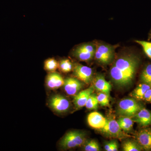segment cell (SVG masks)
I'll return each mask as SVG.
<instances>
[{
    "label": "cell",
    "mask_w": 151,
    "mask_h": 151,
    "mask_svg": "<svg viewBox=\"0 0 151 151\" xmlns=\"http://www.w3.org/2000/svg\"><path fill=\"white\" fill-rule=\"evenodd\" d=\"M141 63V57L135 53H127L119 57L110 69L112 81L118 87L129 86L134 79Z\"/></svg>",
    "instance_id": "cell-1"
},
{
    "label": "cell",
    "mask_w": 151,
    "mask_h": 151,
    "mask_svg": "<svg viewBox=\"0 0 151 151\" xmlns=\"http://www.w3.org/2000/svg\"><path fill=\"white\" fill-rule=\"evenodd\" d=\"M86 141V136L84 132L70 131L60 140L59 146L62 150H69L83 146Z\"/></svg>",
    "instance_id": "cell-2"
},
{
    "label": "cell",
    "mask_w": 151,
    "mask_h": 151,
    "mask_svg": "<svg viewBox=\"0 0 151 151\" xmlns=\"http://www.w3.org/2000/svg\"><path fill=\"white\" fill-rule=\"evenodd\" d=\"M140 101L134 98H126L121 100L118 104L117 113L121 116L131 118L145 108Z\"/></svg>",
    "instance_id": "cell-3"
},
{
    "label": "cell",
    "mask_w": 151,
    "mask_h": 151,
    "mask_svg": "<svg viewBox=\"0 0 151 151\" xmlns=\"http://www.w3.org/2000/svg\"><path fill=\"white\" fill-rule=\"evenodd\" d=\"M105 136L108 137L123 139L131 137V136L124 133L120 128L117 121L113 118L107 119L104 127L99 130Z\"/></svg>",
    "instance_id": "cell-4"
},
{
    "label": "cell",
    "mask_w": 151,
    "mask_h": 151,
    "mask_svg": "<svg viewBox=\"0 0 151 151\" xmlns=\"http://www.w3.org/2000/svg\"><path fill=\"white\" fill-rule=\"evenodd\" d=\"M114 52V47L110 45L101 43L96 46L94 57L100 64L108 65L113 60Z\"/></svg>",
    "instance_id": "cell-5"
},
{
    "label": "cell",
    "mask_w": 151,
    "mask_h": 151,
    "mask_svg": "<svg viewBox=\"0 0 151 151\" xmlns=\"http://www.w3.org/2000/svg\"><path fill=\"white\" fill-rule=\"evenodd\" d=\"M96 46L86 43L78 45L73 51V56L81 61H89L94 57Z\"/></svg>",
    "instance_id": "cell-6"
},
{
    "label": "cell",
    "mask_w": 151,
    "mask_h": 151,
    "mask_svg": "<svg viewBox=\"0 0 151 151\" xmlns=\"http://www.w3.org/2000/svg\"><path fill=\"white\" fill-rule=\"evenodd\" d=\"M48 104L51 109L59 114L67 112L70 107L69 100L60 94H55L50 97Z\"/></svg>",
    "instance_id": "cell-7"
},
{
    "label": "cell",
    "mask_w": 151,
    "mask_h": 151,
    "mask_svg": "<svg viewBox=\"0 0 151 151\" xmlns=\"http://www.w3.org/2000/svg\"><path fill=\"white\" fill-rule=\"evenodd\" d=\"M73 73L76 78L85 84H88L93 79V71L91 68L76 63L73 65Z\"/></svg>",
    "instance_id": "cell-8"
},
{
    "label": "cell",
    "mask_w": 151,
    "mask_h": 151,
    "mask_svg": "<svg viewBox=\"0 0 151 151\" xmlns=\"http://www.w3.org/2000/svg\"><path fill=\"white\" fill-rule=\"evenodd\" d=\"M135 139L143 150L151 151V129L142 127L136 133Z\"/></svg>",
    "instance_id": "cell-9"
},
{
    "label": "cell",
    "mask_w": 151,
    "mask_h": 151,
    "mask_svg": "<svg viewBox=\"0 0 151 151\" xmlns=\"http://www.w3.org/2000/svg\"><path fill=\"white\" fill-rule=\"evenodd\" d=\"M63 86L68 95L74 96L83 88V84L76 77H68L65 79Z\"/></svg>",
    "instance_id": "cell-10"
},
{
    "label": "cell",
    "mask_w": 151,
    "mask_h": 151,
    "mask_svg": "<svg viewBox=\"0 0 151 151\" xmlns=\"http://www.w3.org/2000/svg\"><path fill=\"white\" fill-rule=\"evenodd\" d=\"M134 123L142 127L151 126V111L145 108H142L137 114L131 117Z\"/></svg>",
    "instance_id": "cell-11"
},
{
    "label": "cell",
    "mask_w": 151,
    "mask_h": 151,
    "mask_svg": "<svg viewBox=\"0 0 151 151\" xmlns=\"http://www.w3.org/2000/svg\"><path fill=\"white\" fill-rule=\"evenodd\" d=\"M94 88L93 86L80 91L73 97V103L76 109H79L85 107L86 102L91 94L93 93Z\"/></svg>",
    "instance_id": "cell-12"
},
{
    "label": "cell",
    "mask_w": 151,
    "mask_h": 151,
    "mask_svg": "<svg viewBox=\"0 0 151 151\" xmlns=\"http://www.w3.org/2000/svg\"><path fill=\"white\" fill-rule=\"evenodd\" d=\"M64 81L62 76L55 71L49 73L47 76L45 82L48 89L54 90L63 86Z\"/></svg>",
    "instance_id": "cell-13"
},
{
    "label": "cell",
    "mask_w": 151,
    "mask_h": 151,
    "mask_svg": "<svg viewBox=\"0 0 151 151\" xmlns=\"http://www.w3.org/2000/svg\"><path fill=\"white\" fill-rule=\"evenodd\" d=\"M92 82L94 89L98 92H103L110 96L112 86L109 82L106 81L103 75L101 74L96 75L92 79Z\"/></svg>",
    "instance_id": "cell-14"
},
{
    "label": "cell",
    "mask_w": 151,
    "mask_h": 151,
    "mask_svg": "<svg viewBox=\"0 0 151 151\" xmlns=\"http://www.w3.org/2000/svg\"><path fill=\"white\" fill-rule=\"evenodd\" d=\"M107 121V119L97 112L89 113L87 117V122L89 126L96 129L100 130L103 128Z\"/></svg>",
    "instance_id": "cell-15"
},
{
    "label": "cell",
    "mask_w": 151,
    "mask_h": 151,
    "mask_svg": "<svg viewBox=\"0 0 151 151\" xmlns=\"http://www.w3.org/2000/svg\"><path fill=\"white\" fill-rule=\"evenodd\" d=\"M151 87L147 84L141 83L131 93V96L133 98L139 101H143L144 95L146 92Z\"/></svg>",
    "instance_id": "cell-16"
},
{
    "label": "cell",
    "mask_w": 151,
    "mask_h": 151,
    "mask_svg": "<svg viewBox=\"0 0 151 151\" xmlns=\"http://www.w3.org/2000/svg\"><path fill=\"white\" fill-rule=\"evenodd\" d=\"M141 83H145L151 87V63L146 64L140 74Z\"/></svg>",
    "instance_id": "cell-17"
},
{
    "label": "cell",
    "mask_w": 151,
    "mask_h": 151,
    "mask_svg": "<svg viewBox=\"0 0 151 151\" xmlns=\"http://www.w3.org/2000/svg\"><path fill=\"white\" fill-rule=\"evenodd\" d=\"M122 149L124 151H141L143 149L136 139H129L124 142L122 145Z\"/></svg>",
    "instance_id": "cell-18"
},
{
    "label": "cell",
    "mask_w": 151,
    "mask_h": 151,
    "mask_svg": "<svg viewBox=\"0 0 151 151\" xmlns=\"http://www.w3.org/2000/svg\"><path fill=\"white\" fill-rule=\"evenodd\" d=\"M58 66L59 62L54 58H49L44 62V69L50 73L55 72Z\"/></svg>",
    "instance_id": "cell-19"
},
{
    "label": "cell",
    "mask_w": 151,
    "mask_h": 151,
    "mask_svg": "<svg viewBox=\"0 0 151 151\" xmlns=\"http://www.w3.org/2000/svg\"><path fill=\"white\" fill-rule=\"evenodd\" d=\"M73 67L72 63L67 58L62 59L59 62L58 68L63 73H69L73 70Z\"/></svg>",
    "instance_id": "cell-20"
},
{
    "label": "cell",
    "mask_w": 151,
    "mask_h": 151,
    "mask_svg": "<svg viewBox=\"0 0 151 151\" xmlns=\"http://www.w3.org/2000/svg\"><path fill=\"white\" fill-rule=\"evenodd\" d=\"M98 104L97 95L92 93L88 98L85 107L88 110H97L98 108Z\"/></svg>",
    "instance_id": "cell-21"
},
{
    "label": "cell",
    "mask_w": 151,
    "mask_h": 151,
    "mask_svg": "<svg viewBox=\"0 0 151 151\" xmlns=\"http://www.w3.org/2000/svg\"><path fill=\"white\" fill-rule=\"evenodd\" d=\"M83 150L85 151H100V146L98 142L95 140H86L83 145Z\"/></svg>",
    "instance_id": "cell-22"
},
{
    "label": "cell",
    "mask_w": 151,
    "mask_h": 151,
    "mask_svg": "<svg viewBox=\"0 0 151 151\" xmlns=\"http://www.w3.org/2000/svg\"><path fill=\"white\" fill-rule=\"evenodd\" d=\"M135 42L142 46L145 54L151 59V42L140 40H136Z\"/></svg>",
    "instance_id": "cell-23"
},
{
    "label": "cell",
    "mask_w": 151,
    "mask_h": 151,
    "mask_svg": "<svg viewBox=\"0 0 151 151\" xmlns=\"http://www.w3.org/2000/svg\"><path fill=\"white\" fill-rule=\"evenodd\" d=\"M109 96L108 94L103 92H99V93H97V97L99 104L104 107L110 106Z\"/></svg>",
    "instance_id": "cell-24"
},
{
    "label": "cell",
    "mask_w": 151,
    "mask_h": 151,
    "mask_svg": "<svg viewBox=\"0 0 151 151\" xmlns=\"http://www.w3.org/2000/svg\"><path fill=\"white\" fill-rule=\"evenodd\" d=\"M143 101L151 103V88L148 89L146 92L145 94L144 95Z\"/></svg>",
    "instance_id": "cell-25"
},
{
    "label": "cell",
    "mask_w": 151,
    "mask_h": 151,
    "mask_svg": "<svg viewBox=\"0 0 151 151\" xmlns=\"http://www.w3.org/2000/svg\"><path fill=\"white\" fill-rule=\"evenodd\" d=\"M113 142H110L107 143L106 145H105L104 148H105V150L106 151H111V148H112V145H113Z\"/></svg>",
    "instance_id": "cell-26"
},
{
    "label": "cell",
    "mask_w": 151,
    "mask_h": 151,
    "mask_svg": "<svg viewBox=\"0 0 151 151\" xmlns=\"http://www.w3.org/2000/svg\"><path fill=\"white\" fill-rule=\"evenodd\" d=\"M118 151V145L116 141H113V145H112V148L111 151Z\"/></svg>",
    "instance_id": "cell-27"
},
{
    "label": "cell",
    "mask_w": 151,
    "mask_h": 151,
    "mask_svg": "<svg viewBox=\"0 0 151 151\" xmlns=\"http://www.w3.org/2000/svg\"><path fill=\"white\" fill-rule=\"evenodd\" d=\"M148 40H151V29L150 31V32L149 33L148 36Z\"/></svg>",
    "instance_id": "cell-28"
}]
</instances>
